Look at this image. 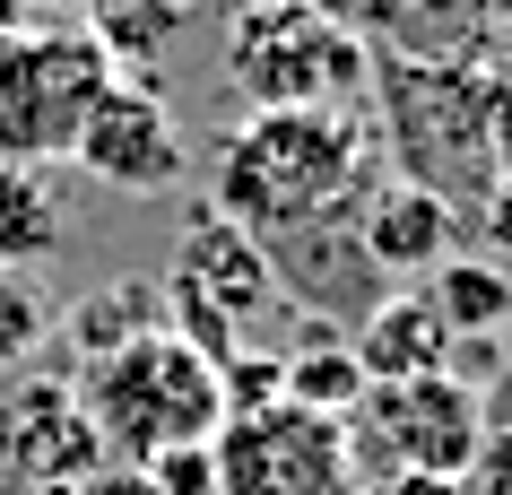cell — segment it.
I'll return each instance as SVG.
<instances>
[{
    "label": "cell",
    "mask_w": 512,
    "mask_h": 495,
    "mask_svg": "<svg viewBox=\"0 0 512 495\" xmlns=\"http://www.w3.org/2000/svg\"><path fill=\"white\" fill-rule=\"evenodd\" d=\"M417 296L443 313V330H452V339H469V330H504V322H512V270H504V261H486V252H452V261H443Z\"/></svg>",
    "instance_id": "17"
},
{
    "label": "cell",
    "mask_w": 512,
    "mask_h": 495,
    "mask_svg": "<svg viewBox=\"0 0 512 495\" xmlns=\"http://www.w3.org/2000/svg\"><path fill=\"white\" fill-rule=\"evenodd\" d=\"M278 400H287V409H313V417H339V426H348V409L365 400V365H356L348 330L304 322V330H296V348H278Z\"/></svg>",
    "instance_id": "13"
},
{
    "label": "cell",
    "mask_w": 512,
    "mask_h": 495,
    "mask_svg": "<svg viewBox=\"0 0 512 495\" xmlns=\"http://www.w3.org/2000/svg\"><path fill=\"white\" fill-rule=\"evenodd\" d=\"M70 495H157V487H148V469H131V461H105L96 478H79Z\"/></svg>",
    "instance_id": "21"
},
{
    "label": "cell",
    "mask_w": 512,
    "mask_h": 495,
    "mask_svg": "<svg viewBox=\"0 0 512 495\" xmlns=\"http://www.w3.org/2000/svg\"><path fill=\"white\" fill-rule=\"evenodd\" d=\"M304 9H322V18H339V27L356 18V0H304Z\"/></svg>",
    "instance_id": "26"
},
{
    "label": "cell",
    "mask_w": 512,
    "mask_h": 495,
    "mask_svg": "<svg viewBox=\"0 0 512 495\" xmlns=\"http://www.w3.org/2000/svg\"><path fill=\"white\" fill-rule=\"evenodd\" d=\"M374 495H460V478H382Z\"/></svg>",
    "instance_id": "23"
},
{
    "label": "cell",
    "mask_w": 512,
    "mask_h": 495,
    "mask_svg": "<svg viewBox=\"0 0 512 495\" xmlns=\"http://www.w3.org/2000/svg\"><path fill=\"white\" fill-rule=\"evenodd\" d=\"M70 165L105 192H174L183 183V122L165 113L148 79H113L70 139Z\"/></svg>",
    "instance_id": "9"
},
{
    "label": "cell",
    "mask_w": 512,
    "mask_h": 495,
    "mask_svg": "<svg viewBox=\"0 0 512 495\" xmlns=\"http://www.w3.org/2000/svg\"><path fill=\"white\" fill-rule=\"evenodd\" d=\"M191 0H87L79 27L96 35V53L113 61V79H148L165 53V35H183Z\"/></svg>",
    "instance_id": "15"
},
{
    "label": "cell",
    "mask_w": 512,
    "mask_h": 495,
    "mask_svg": "<svg viewBox=\"0 0 512 495\" xmlns=\"http://www.w3.org/2000/svg\"><path fill=\"white\" fill-rule=\"evenodd\" d=\"M356 244H365V261L382 270V287H400V278H417V287H426L452 252H469V226H460L434 192H417V183H400V174H391V183L365 200Z\"/></svg>",
    "instance_id": "11"
},
{
    "label": "cell",
    "mask_w": 512,
    "mask_h": 495,
    "mask_svg": "<svg viewBox=\"0 0 512 495\" xmlns=\"http://www.w3.org/2000/svg\"><path fill=\"white\" fill-rule=\"evenodd\" d=\"M356 365H365V383H417V374H452V330L434 313L417 287H391V296L348 330Z\"/></svg>",
    "instance_id": "12"
},
{
    "label": "cell",
    "mask_w": 512,
    "mask_h": 495,
    "mask_svg": "<svg viewBox=\"0 0 512 495\" xmlns=\"http://www.w3.org/2000/svg\"><path fill=\"white\" fill-rule=\"evenodd\" d=\"M374 131H382L391 174L434 192L469 235L512 192L504 70H391V61H374Z\"/></svg>",
    "instance_id": "2"
},
{
    "label": "cell",
    "mask_w": 512,
    "mask_h": 495,
    "mask_svg": "<svg viewBox=\"0 0 512 495\" xmlns=\"http://www.w3.org/2000/svg\"><path fill=\"white\" fill-rule=\"evenodd\" d=\"M148 330H165V287L157 278H113V287H96V296L70 304L61 339H70V357H79V374H87V365L122 357V348L148 339Z\"/></svg>",
    "instance_id": "14"
},
{
    "label": "cell",
    "mask_w": 512,
    "mask_h": 495,
    "mask_svg": "<svg viewBox=\"0 0 512 495\" xmlns=\"http://www.w3.org/2000/svg\"><path fill=\"white\" fill-rule=\"evenodd\" d=\"M486 443V400L460 374H417V383H365L348 409V452L382 478H469Z\"/></svg>",
    "instance_id": "7"
},
{
    "label": "cell",
    "mask_w": 512,
    "mask_h": 495,
    "mask_svg": "<svg viewBox=\"0 0 512 495\" xmlns=\"http://www.w3.org/2000/svg\"><path fill=\"white\" fill-rule=\"evenodd\" d=\"M18 9H35V18H87V0H18Z\"/></svg>",
    "instance_id": "24"
},
{
    "label": "cell",
    "mask_w": 512,
    "mask_h": 495,
    "mask_svg": "<svg viewBox=\"0 0 512 495\" xmlns=\"http://www.w3.org/2000/svg\"><path fill=\"white\" fill-rule=\"evenodd\" d=\"M217 461V495H348L356 487V452L339 417L313 409H235L209 443Z\"/></svg>",
    "instance_id": "8"
},
{
    "label": "cell",
    "mask_w": 512,
    "mask_h": 495,
    "mask_svg": "<svg viewBox=\"0 0 512 495\" xmlns=\"http://www.w3.org/2000/svg\"><path fill=\"white\" fill-rule=\"evenodd\" d=\"M79 409L96 426V443H105V461L148 469L157 452L217 443V426H226V383H217V365L200 348H183L174 330H148L122 357L87 365Z\"/></svg>",
    "instance_id": "3"
},
{
    "label": "cell",
    "mask_w": 512,
    "mask_h": 495,
    "mask_svg": "<svg viewBox=\"0 0 512 495\" xmlns=\"http://www.w3.org/2000/svg\"><path fill=\"white\" fill-rule=\"evenodd\" d=\"M348 35L391 70H495L504 0H356Z\"/></svg>",
    "instance_id": "10"
},
{
    "label": "cell",
    "mask_w": 512,
    "mask_h": 495,
    "mask_svg": "<svg viewBox=\"0 0 512 495\" xmlns=\"http://www.w3.org/2000/svg\"><path fill=\"white\" fill-rule=\"evenodd\" d=\"M61 192L44 165H0V278L27 270V261H44V252H61Z\"/></svg>",
    "instance_id": "16"
},
{
    "label": "cell",
    "mask_w": 512,
    "mask_h": 495,
    "mask_svg": "<svg viewBox=\"0 0 512 495\" xmlns=\"http://www.w3.org/2000/svg\"><path fill=\"white\" fill-rule=\"evenodd\" d=\"M504 9H512V0H504Z\"/></svg>",
    "instance_id": "27"
},
{
    "label": "cell",
    "mask_w": 512,
    "mask_h": 495,
    "mask_svg": "<svg viewBox=\"0 0 512 495\" xmlns=\"http://www.w3.org/2000/svg\"><path fill=\"white\" fill-rule=\"evenodd\" d=\"M478 244H486V261H504V270H512V192L478 218Z\"/></svg>",
    "instance_id": "22"
},
{
    "label": "cell",
    "mask_w": 512,
    "mask_h": 495,
    "mask_svg": "<svg viewBox=\"0 0 512 495\" xmlns=\"http://www.w3.org/2000/svg\"><path fill=\"white\" fill-rule=\"evenodd\" d=\"M278 313H296V304L278 296L270 252L200 200V209L183 218L174 270H165V330H174L183 348H200V357L226 374L235 357H270V348H261V330H270Z\"/></svg>",
    "instance_id": "4"
},
{
    "label": "cell",
    "mask_w": 512,
    "mask_h": 495,
    "mask_svg": "<svg viewBox=\"0 0 512 495\" xmlns=\"http://www.w3.org/2000/svg\"><path fill=\"white\" fill-rule=\"evenodd\" d=\"M113 61L79 18H9L0 27V165H61Z\"/></svg>",
    "instance_id": "6"
},
{
    "label": "cell",
    "mask_w": 512,
    "mask_h": 495,
    "mask_svg": "<svg viewBox=\"0 0 512 495\" xmlns=\"http://www.w3.org/2000/svg\"><path fill=\"white\" fill-rule=\"evenodd\" d=\"M391 183L374 105L339 113H243L217 139V183L209 209L243 226L252 244H287V235H339L365 218V200Z\"/></svg>",
    "instance_id": "1"
},
{
    "label": "cell",
    "mask_w": 512,
    "mask_h": 495,
    "mask_svg": "<svg viewBox=\"0 0 512 495\" xmlns=\"http://www.w3.org/2000/svg\"><path fill=\"white\" fill-rule=\"evenodd\" d=\"M460 495H512V426L486 417V443H478V461H469V478H460Z\"/></svg>",
    "instance_id": "20"
},
{
    "label": "cell",
    "mask_w": 512,
    "mask_h": 495,
    "mask_svg": "<svg viewBox=\"0 0 512 495\" xmlns=\"http://www.w3.org/2000/svg\"><path fill=\"white\" fill-rule=\"evenodd\" d=\"M495 70H504V87H512V9H504V44H495Z\"/></svg>",
    "instance_id": "25"
},
{
    "label": "cell",
    "mask_w": 512,
    "mask_h": 495,
    "mask_svg": "<svg viewBox=\"0 0 512 495\" xmlns=\"http://www.w3.org/2000/svg\"><path fill=\"white\" fill-rule=\"evenodd\" d=\"M148 487H157V495H217L209 443H191V452H157V461H148Z\"/></svg>",
    "instance_id": "19"
},
{
    "label": "cell",
    "mask_w": 512,
    "mask_h": 495,
    "mask_svg": "<svg viewBox=\"0 0 512 495\" xmlns=\"http://www.w3.org/2000/svg\"><path fill=\"white\" fill-rule=\"evenodd\" d=\"M226 79L252 113H339L374 105V53L304 0H252L226 35Z\"/></svg>",
    "instance_id": "5"
},
{
    "label": "cell",
    "mask_w": 512,
    "mask_h": 495,
    "mask_svg": "<svg viewBox=\"0 0 512 495\" xmlns=\"http://www.w3.org/2000/svg\"><path fill=\"white\" fill-rule=\"evenodd\" d=\"M35 339H44V296H27L18 278H0V365L27 357Z\"/></svg>",
    "instance_id": "18"
}]
</instances>
